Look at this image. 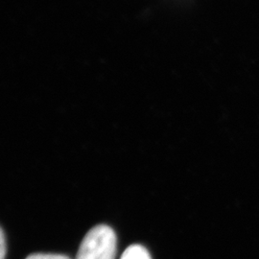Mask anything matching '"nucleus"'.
<instances>
[{
    "label": "nucleus",
    "instance_id": "obj_1",
    "mask_svg": "<svg viewBox=\"0 0 259 259\" xmlns=\"http://www.w3.org/2000/svg\"><path fill=\"white\" fill-rule=\"evenodd\" d=\"M117 239L111 227L98 225L85 234L76 259H115Z\"/></svg>",
    "mask_w": 259,
    "mask_h": 259
},
{
    "label": "nucleus",
    "instance_id": "obj_4",
    "mask_svg": "<svg viewBox=\"0 0 259 259\" xmlns=\"http://www.w3.org/2000/svg\"><path fill=\"white\" fill-rule=\"evenodd\" d=\"M6 256V240L4 232L0 229V259H5Z\"/></svg>",
    "mask_w": 259,
    "mask_h": 259
},
{
    "label": "nucleus",
    "instance_id": "obj_2",
    "mask_svg": "<svg viewBox=\"0 0 259 259\" xmlns=\"http://www.w3.org/2000/svg\"><path fill=\"white\" fill-rule=\"evenodd\" d=\"M120 259H152L148 250L140 245H132L122 254Z\"/></svg>",
    "mask_w": 259,
    "mask_h": 259
},
{
    "label": "nucleus",
    "instance_id": "obj_3",
    "mask_svg": "<svg viewBox=\"0 0 259 259\" xmlns=\"http://www.w3.org/2000/svg\"><path fill=\"white\" fill-rule=\"evenodd\" d=\"M26 259H70L63 254L54 253H33L30 254Z\"/></svg>",
    "mask_w": 259,
    "mask_h": 259
}]
</instances>
